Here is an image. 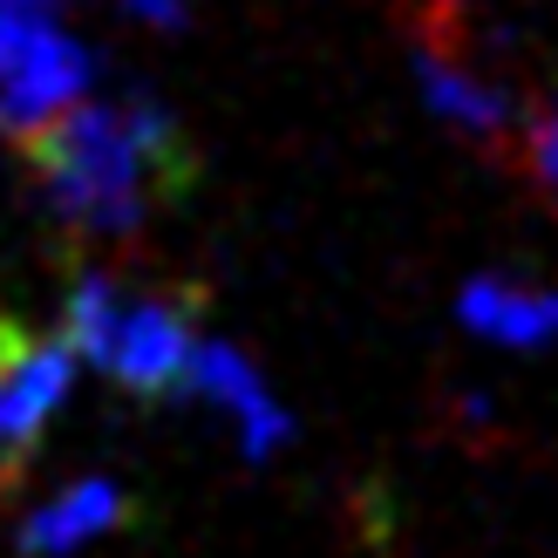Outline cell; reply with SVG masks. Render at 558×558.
I'll list each match as a JSON object with an SVG mask.
<instances>
[{
	"label": "cell",
	"instance_id": "obj_11",
	"mask_svg": "<svg viewBox=\"0 0 558 558\" xmlns=\"http://www.w3.org/2000/svg\"><path fill=\"white\" fill-rule=\"evenodd\" d=\"M429 8H450V0H429Z\"/></svg>",
	"mask_w": 558,
	"mask_h": 558
},
{
	"label": "cell",
	"instance_id": "obj_2",
	"mask_svg": "<svg viewBox=\"0 0 558 558\" xmlns=\"http://www.w3.org/2000/svg\"><path fill=\"white\" fill-rule=\"evenodd\" d=\"M89 48H82L48 8H0V130L8 136H41L62 109L89 89Z\"/></svg>",
	"mask_w": 558,
	"mask_h": 558
},
{
	"label": "cell",
	"instance_id": "obj_4",
	"mask_svg": "<svg viewBox=\"0 0 558 558\" xmlns=\"http://www.w3.org/2000/svg\"><path fill=\"white\" fill-rule=\"evenodd\" d=\"M191 348H198V300L191 293H123L96 368L130 396H163L184 381Z\"/></svg>",
	"mask_w": 558,
	"mask_h": 558
},
{
	"label": "cell",
	"instance_id": "obj_6",
	"mask_svg": "<svg viewBox=\"0 0 558 558\" xmlns=\"http://www.w3.org/2000/svg\"><path fill=\"white\" fill-rule=\"evenodd\" d=\"M123 518H130L123 484H109V477L69 484L62 497H48L41 511H27V518H21V551H27V558H69V551H82L89 538L117 532Z\"/></svg>",
	"mask_w": 558,
	"mask_h": 558
},
{
	"label": "cell",
	"instance_id": "obj_10",
	"mask_svg": "<svg viewBox=\"0 0 558 558\" xmlns=\"http://www.w3.org/2000/svg\"><path fill=\"white\" fill-rule=\"evenodd\" d=\"M123 8L136 21H150V27H178L184 21V0H123Z\"/></svg>",
	"mask_w": 558,
	"mask_h": 558
},
{
	"label": "cell",
	"instance_id": "obj_9",
	"mask_svg": "<svg viewBox=\"0 0 558 558\" xmlns=\"http://www.w3.org/2000/svg\"><path fill=\"white\" fill-rule=\"evenodd\" d=\"M524 163H532V178H538V191L558 205V96L532 117V144H524Z\"/></svg>",
	"mask_w": 558,
	"mask_h": 558
},
{
	"label": "cell",
	"instance_id": "obj_7",
	"mask_svg": "<svg viewBox=\"0 0 558 558\" xmlns=\"http://www.w3.org/2000/svg\"><path fill=\"white\" fill-rule=\"evenodd\" d=\"M457 314L470 333L497 348H551L558 341V293L551 287H511V279H470L457 293Z\"/></svg>",
	"mask_w": 558,
	"mask_h": 558
},
{
	"label": "cell",
	"instance_id": "obj_3",
	"mask_svg": "<svg viewBox=\"0 0 558 558\" xmlns=\"http://www.w3.org/2000/svg\"><path fill=\"white\" fill-rule=\"evenodd\" d=\"M69 388H75V348L0 314V484L21 477V463L35 457L48 415L69 402Z\"/></svg>",
	"mask_w": 558,
	"mask_h": 558
},
{
	"label": "cell",
	"instance_id": "obj_1",
	"mask_svg": "<svg viewBox=\"0 0 558 558\" xmlns=\"http://www.w3.org/2000/svg\"><path fill=\"white\" fill-rule=\"evenodd\" d=\"M27 157L48 184L54 218L82 239H130L198 184L191 136L150 96L75 102L41 136H27Z\"/></svg>",
	"mask_w": 558,
	"mask_h": 558
},
{
	"label": "cell",
	"instance_id": "obj_8",
	"mask_svg": "<svg viewBox=\"0 0 558 558\" xmlns=\"http://www.w3.org/2000/svg\"><path fill=\"white\" fill-rule=\"evenodd\" d=\"M423 96H429V109L450 130H463V136H477V144H497V136L511 130V102L490 89V82H477V75H463L442 48H429L423 54Z\"/></svg>",
	"mask_w": 558,
	"mask_h": 558
},
{
	"label": "cell",
	"instance_id": "obj_5",
	"mask_svg": "<svg viewBox=\"0 0 558 558\" xmlns=\"http://www.w3.org/2000/svg\"><path fill=\"white\" fill-rule=\"evenodd\" d=\"M184 388L232 415L245 457H272V450H287V442H293V415L279 409V396L266 388V375H259L232 341H198V348H191Z\"/></svg>",
	"mask_w": 558,
	"mask_h": 558
}]
</instances>
